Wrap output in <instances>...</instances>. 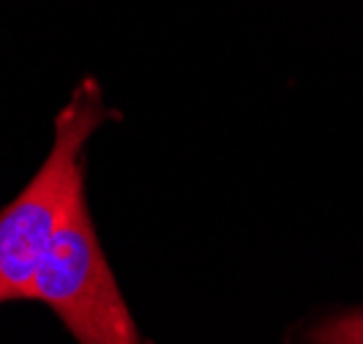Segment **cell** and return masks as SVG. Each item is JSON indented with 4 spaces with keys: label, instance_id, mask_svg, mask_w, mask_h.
Segmentation results:
<instances>
[{
    "label": "cell",
    "instance_id": "2",
    "mask_svg": "<svg viewBox=\"0 0 363 344\" xmlns=\"http://www.w3.org/2000/svg\"><path fill=\"white\" fill-rule=\"evenodd\" d=\"M30 301L52 309L77 344H147L118 290L85 192L74 197L50 240L33 276Z\"/></svg>",
    "mask_w": 363,
    "mask_h": 344
},
{
    "label": "cell",
    "instance_id": "1",
    "mask_svg": "<svg viewBox=\"0 0 363 344\" xmlns=\"http://www.w3.org/2000/svg\"><path fill=\"white\" fill-rule=\"evenodd\" d=\"M109 121V109L93 79L77 85L57 112L50 156L30 183L0 208V306L30 301V287L50 240L74 197L85 192L82 153L91 134Z\"/></svg>",
    "mask_w": 363,
    "mask_h": 344
},
{
    "label": "cell",
    "instance_id": "3",
    "mask_svg": "<svg viewBox=\"0 0 363 344\" xmlns=\"http://www.w3.org/2000/svg\"><path fill=\"white\" fill-rule=\"evenodd\" d=\"M311 344H363V311L336 314L309 333Z\"/></svg>",
    "mask_w": 363,
    "mask_h": 344
}]
</instances>
